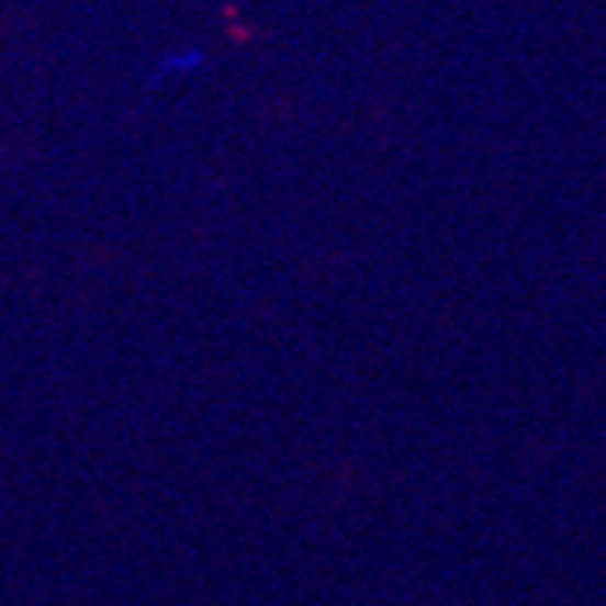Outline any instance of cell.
Masks as SVG:
<instances>
[{
    "mask_svg": "<svg viewBox=\"0 0 606 606\" xmlns=\"http://www.w3.org/2000/svg\"><path fill=\"white\" fill-rule=\"evenodd\" d=\"M207 63V52L204 44H178V47H168L157 66H153V85H164V80H182L189 74H197L200 66Z\"/></svg>",
    "mask_w": 606,
    "mask_h": 606,
    "instance_id": "6da1fadb",
    "label": "cell"
}]
</instances>
